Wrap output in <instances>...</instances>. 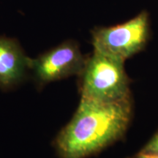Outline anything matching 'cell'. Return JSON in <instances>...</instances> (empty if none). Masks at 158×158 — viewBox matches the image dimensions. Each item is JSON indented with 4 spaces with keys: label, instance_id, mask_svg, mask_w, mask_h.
<instances>
[{
    "label": "cell",
    "instance_id": "obj_3",
    "mask_svg": "<svg viewBox=\"0 0 158 158\" xmlns=\"http://www.w3.org/2000/svg\"><path fill=\"white\" fill-rule=\"evenodd\" d=\"M150 37L149 16L143 10L130 21L92 31L94 50L124 62L143 50Z\"/></svg>",
    "mask_w": 158,
    "mask_h": 158
},
{
    "label": "cell",
    "instance_id": "obj_5",
    "mask_svg": "<svg viewBox=\"0 0 158 158\" xmlns=\"http://www.w3.org/2000/svg\"><path fill=\"white\" fill-rule=\"evenodd\" d=\"M31 63L16 40L0 36V88L9 89L21 82Z\"/></svg>",
    "mask_w": 158,
    "mask_h": 158
},
{
    "label": "cell",
    "instance_id": "obj_7",
    "mask_svg": "<svg viewBox=\"0 0 158 158\" xmlns=\"http://www.w3.org/2000/svg\"><path fill=\"white\" fill-rule=\"evenodd\" d=\"M132 158H158V157H157V156L150 155H147V154L140 152Z\"/></svg>",
    "mask_w": 158,
    "mask_h": 158
},
{
    "label": "cell",
    "instance_id": "obj_2",
    "mask_svg": "<svg viewBox=\"0 0 158 158\" xmlns=\"http://www.w3.org/2000/svg\"><path fill=\"white\" fill-rule=\"evenodd\" d=\"M124 63L94 50L79 75L81 99L105 103L131 100Z\"/></svg>",
    "mask_w": 158,
    "mask_h": 158
},
{
    "label": "cell",
    "instance_id": "obj_4",
    "mask_svg": "<svg viewBox=\"0 0 158 158\" xmlns=\"http://www.w3.org/2000/svg\"><path fill=\"white\" fill-rule=\"evenodd\" d=\"M86 60L78 43L69 40L31 59L30 70L37 84L43 86L71 76H79Z\"/></svg>",
    "mask_w": 158,
    "mask_h": 158
},
{
    "label": "cell",
    "instance_id": "obj_1",
    "mask_svg": "<svg viewBox=\"0 0 158 158\" xmlns=\"http://www.w3.org/2000/svg\"><path fill=\"white\" fill-rule=\"evenodd\" d=\"M132 116L131 100L105 103L81 99L71 121L54 142L59 158H86L118 141Z\"/></svg>",
    "mask_w": 158,
    "mask_h": 158
},
{
    "label": "cell",
    "instance_id": "obj_6",
    "mask_svg": "<svg viewBox=\"0 0 158 158\" xmlns=\"http://www.w3.org/2000/svg\"><path fill=\"white\" fill-rule=\"evenodd\" d=\"M141 152L158 157V132L143 148Z\"/></svg>",
    "mask_w": 158,
    "mask_h": 158
}]
</instances>
